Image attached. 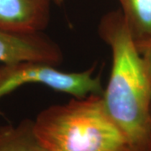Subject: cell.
I'll return each instance as SVG.
<instances>
[{
    "label": "cell",
    "mask_w": 151,
    "mask_h": 151,
    "mask_svg": "<svg viewBox=\"0 0 151 151\" xmlns=\"http://www.w3.org/2000/svg\"><path fill=\"white\" fill-rule=\"evenodd\" d=\"M35 60L59 65L63 53L59 45L43 32L20 33L0 29V62Z\"/></svg>",
    "instance_id": "obj_4"
},
{
    "label": "cell",
    "mask_w": 151,
    "mask_h": 151,
    "mask_svg": "<svg viewBox=\"0 0 151 151\" xmlns=\"http://www.w3.org/2000/svg\"><path fill=\"white\" fill-rule=\"evenodd\" d=\"M150 151H151V145H150Z\"/></svg>",
    "instance_id": "obj_10"
},
{
    "label": "cell",
    "mask_w": 151,
    "mask_h": 151,
    "mask_svg": "<svg viewBox=\"0 0 151 151\" xmlns=\"http://www.w3.org/2000/svg\"><path fill=\"white\" fill-rule=\"evenodd\" d=\"M51 1H52V3H54L55 4H58V5H60V4H63L65 0H51Z\"/></svg>",
    "instance_id": "obj_9"
},
{
    "label": "cell",
    "mask_w": 151,
    "mask_h": 151,
    "mask_svg": "<svg viewBox=\"0 0 151 151\" xmlns=\"http://www.w3.org/2000/svg\"><path fill=\"white\" fill-rule=\"evenodd\" d=\"M99 36L112 52V67L102 99L127 142L128 151H150L151 86L142 57L121 11L103 15Z\"/></svg>",
    "instance_id": "obj_1"
},
{
    "label": "cell",
    "mask_w": 151,
    "mask_h": 151,
    "mask_svg": "<svg viewBox=\"0 0 151 151\" xmlns=\"http://www.w3.org/2000/svg\"><path fill=\"white\" fill-rule=\"evenodd\" d=\"M95 66L82 71L67 72L56 65L42 61L25 60L0 65V99L27 84H40L73 97L91 94L102 95L100 76H95Z\"/></svg>",
    "instance_id": "obj_3"
},
{
    "label": "cell",
    "mask_w": 151,
    "mask_h": 151,
    "mask_svg": "<svg viewBox=\"0 0 151 151\" xmlns=\"http://www.w3.org/2000/svg\"><path fill=\"white\" fill-rule=\"evenodd\" d=\"M139 49L151 86V39Z\"/></svg>",
    "instance_id": "obj_8"
},
{
    "label": "cell",
    "mask_w": 151,
    "mask_h": 151,
    "mask_svg": "<svg viewBox=\"0 0 151 151\" xmlns=\"http://www.w3.org/2000/svg\"><path fill=\"white\" fill-rule=\"evenodd\" d=\"M51 0H0V29L43 32L50 19Z\"/></svg>",
    "instance_id": "obj_5"
},
{
    "label": "cell",
    "mask_w": 151,
    "mask_h": 151,
    "mask_svg": "<svg viewBox=\"0 0 151 151\" xmlns=\"http://www.w3.org/2000/svg\"><path fill=\"white\" fill-rule=\"evenodd\" d=\"M121 14L138 48L151 39V0H118Z\"/></svg>",
    "instance_id": "obj_6"
},
{
    "label": "cell",
    "mask_w": 151,
    "mask_h": 151,
    "mask_svg": "<svg viewBox=\"0 0 151 151\" xmlns=\"http://www.w3.org/2000/svg\"><path fill=\"white\" fill-rule=\"evenodd\" d=\"M0 151H44L33 128V120L0 127Z\"/></svg>",
    "instance_id": "obj_7"
},
{
    "label": "cell",
    "mask_w": 151,
    "mask_h": 151,
    "mask_svg": "<svg viewBox=\"0 0 151 151\" xmlns=\"http://www.w3.org/2000/svg\"><path fill=\"white\" fill-rule=\"evenodd\" d=\"M33 128L44 151H128L98 94L45 108L33 120Z\"/></svg>",
    "instance_id": "obj_2"
}]
</instances>
